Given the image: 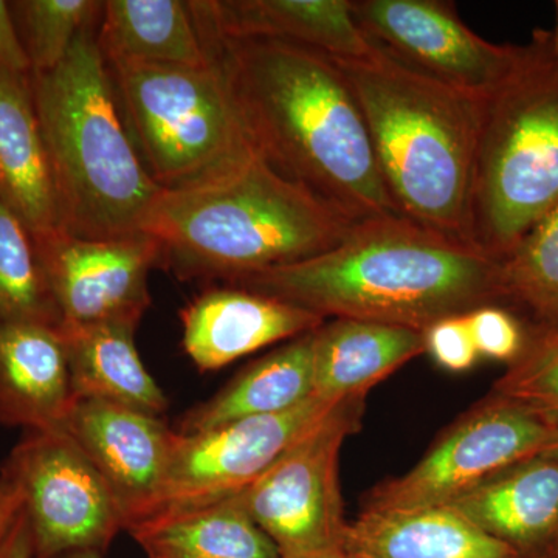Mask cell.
Masks as SVG:
<instances>
[{"mask_svg": "<svg viewBox=\"0 0 558 558\" xmlns=\"http://www.w3.org/2000/svg\"><path fill=\"white\" fill-rule=\"evenodd\" d=\"M256 153L352 222L402 215L354 92L332 58L299 44L197 27Z\"/></svg>", "mask_w": 558, "mask_h": 558, "instance_id": "cell-1", "label": "cell"}, {"mask_svg": "<svg viewBox=\"0 0 558 558\" xmlns=\"http://www.w3.org/2000/svg\"><path fill=\"white\" fill-rule=\"evenodd\" d=\"M229 286L288 301L325 318L418 332L440 319L505 303L501 260L403 215L362 220L323 255Z\"/></svg>", "mask_w": 558, "mask_h": 558, "instance_id": "cell-2", "label": "cell"}, {"mask_svg": "<svg viewBox=\"0 0 558 558\" xmlns=\"http://www.w3.org/2000/svg\"><path fill=\"white\" fill-rule=\"evenodd\" d=\"M354 226L258 154L222 178L161 191L142 231L159 244V267L175 277L231 284L323 255Z\"/></svg>", "mask_w": 558, "mask_h": 558, "instance_id": "cell-3", "label": "cell"}, {"mask_svg": "<svg viewBox=\"0 0 558 558\" xmlns=\"http://www.w3.org/2000/svg\"><path fill=\"white\" fill-rule=\"evenodd\" d=\"M98 21L80 33L58 68L31 73L61 229L90 241L143 233L163 191L146 171L121 116Z\"/></svg>", "mask_w": 558, "mask_h": 558, "instance_id": "cell-4", "label": "cell"}, {"mask_svg": "<svg viewBox=\"0 0 558 558\" xmlns=\"http://www.w3.org/2000/svg\"><path fill=\"white\" fill-rule=\"evenodd\" d=\"M332 60L354 92L399 211L425 229L473 245L484 102L440 86L377 47L362 60Z\"/></svg>", "mask_w": 558, "mask_h": 558, "instance_id": "cell-5", "label": "cell"}, {"mask_svg": "<svg viewBox=\"0 0 558 558\" xmlns=\"http://www.w3.org/2000/svg\"><path fill=\"white\" fill-rule=\"evenodd\" d=\"M558 208V65L537 31L508 83L484 101L472 241L502 260Z\"/></svg>", "mask_w": 558, "mask_h": 558, "instance_id": "cell-6", "label": "cell"}, {"mask_svg": "<svg viewBox=\"0 0 558 558\" xmlns=\"http://www.w3.org/2000/svg\"><path fill=\"white\" fill-rule=\"evenodd\" d=\"M121 116L161 190H186L258 156L215 62H108Z\"/></svg>", "mask_w": 558, "mask_h": 558, "instance_id": "cell-7", "label": "cell"}, {"mask_svg": "<svg viewBox=\"0 0 558 558\" xmlns=\"http://www.w3.org/2000/svg\"><path fill=\"white\" fill-rule=\"evenodd\" d=\"M363 399L340 402L328 416L234 495L281 558L340 553L348 521L339 486L343 440L360 428Z\"/></svg>", "mask_w": 558, "mask_h": 558, "instance_id": "cell-8", "label": "cell"}, {"mask_svg": "<svg viewBox=\"0 0 558 558\" xmlns=\"http://www.w3.org/2000/svg\"><path fill=\"white\" fill-rule=\"evenodd\" d=\"M0 475L21 492L36 558L102 553L126 527L112 488L61 428L27 432Z\"/></svg>", "mask_w": 558, "mask_h": 558, "instance_id": "cell-9", "label": "cell"}, {"mask_svg": "<svg viewBox=\"0 0 558 558\" xmlns=\"http://www.w3.org/2000/svg\"><path fill=\"white\" fill-rule=\"evenodd\" d=\"M557 447V424L490 395L447 429L409 473L374 487L363 510L449 505L506 469Z\"/></svg>", "mask_w": 558, "mask_h": 558, "instance_id": "cell-10", "label": "cell"}, {"mask_svg": "<svg viewBox=\"0 0 558 558\" xmlns=\"http://www.w3.org/2000/svg\"><path fill=\"white\" fill-rule=\"evenodd\" d=\"M366 38L421 75L470 100L487 101L517 72L526 46L481 38L446 0H351Z\"/></svg>", "mask_w": 558, "mask_h": 558, "instance_id": "cell-11", "label": "cell"}, {"mask_svg": "<svg viewBox=\"0 0 558 558\" xmlns=\"http://www.w3.org/2000/svg\"><path fill=\"white\" fill-rule=\"evenodd\" d=\"M339 403L314 395L284 413L241 418L193 435L175 432L167 475L143 520L241 494Z\"/></svg>", "mask_w": 558, "mask_h": 558, "instance_id": "cell-12", "label": "cell"}, {"mask_svg": "<svg viewBox=\"0 0 558 558\" xmlns=\"http://www.w3.org/2000/svg\"><path fill=\"white\" fill-rule=\"evenodd\" d=\"M61 326H138L160 247L149 234L81 240L62 229L33 234Z\"/></svg>", "mask_w": 558, "mask_h": 558, "instance_id": "cell-13", "label": "cell"}, {"mask_svg": "<svg viewBox=\"0 0 558 558\" xmlns=\"http://www.w3.org/2000/svg\"><path fill=\"white\" fill-rule=\"evenodd\" d=\"M61 429L112 488L124 529L145 519L167 475L174 429L159 416L92 399L73 400Z\"/></svg>", "mask_w": 558, "mask_h": 558, "instance_id": "cell-14", "label": "cell"}, {"mask_svg": "<svg viewBox=\"0 0 558 558\" xmlns=\"http://www.w3.org/2000/svg\"><path fill=\"white\" fill-rule=\"evenodd\" d=\"M183 349L201 371H218L278 341L299 339L326 318L253 292L227 286L205 290L180 311Z\"/></svg>", "mask_w": 558, "mask_h": 558, "instance_id": "cell-15", "label": "cell"}, {"mask_svg": "<svg viewBox=\"0 0 558 558\" xmlns=\"http://www.w3.org/2000/svg\"><path fill=\"white\" fill-rule=\"evenodd\" d=\"M189 9L197 27L226 38L282 40L336 60L376 51L351 0H197Z\"/></svg>", "mask_w": 558, "mask_h": 558, "instance_id": "cell-16", "label": "cell"}, {"mask_svg": "<svg viewBox=\"0 0 558 558\" xmlns=\"http://www.w3.org/2000/svg\"><path fill=\"white\" fill-rule=\"evenodd\" d=\"M73 400L61 328L0 323V424L27 432L61 428Z\"/></svg>", "mask_w": 558, "mask_h": 558, "instance_id": "cell-17", "label": "cell"}, {"mask_svg": "<svg viewBox=\"0 0 558 558\" xmlns=\"http://www.w3.org/2000/svg\"><path fill=\"white\" fill-rule=\"evenodd\" d=\"M449 506L521 558H546L558 537V461L526 459Z\"/></svg>", "mask_w": 558, "mask_h": 558, "instance_id": "cell-18", "label": "cell"}, {"mask_svg": "<svg viewBox=\"0 0 558 558\" xmlns=\"http://www.w3.org/2000/svg\"><path fill=\"white\" fill-rule=\"evenodd\" d=\"M341 550L355 558H521L449 505L363 510L348 523Z\"/></svg>", "mask_w": 558, "mask_h": 558, "instance_id": "cell-19", "label": "cell"}, {"mask_svg": "<svg viewBox=\"0 0 558 558\" xmlns=\"http://www.w3.org/2000/svg\"><path fill=\"white\" fill-rule=\"evenodd\" d=\"M0 201L33 234L61 229L46 140L31 75L0 68Z\"/></svg>", "mask_w": 558, "mask_h": 558, "instance_id": "cell-20", "label": "cell"}, {"mask_svg": "<svg viewBox=\"0 0 558 558\" xmlns=\"http://www.w3.org/2000/svg\"><path fill=\"white\" fill-rule=\"evenodd\" d=\"M425 333L402 326L333 318L315 330V396L365 399L374 385L425 354Z\"/></svg>", "mask_w": 558, "mask_h": 558, "instance_id": "cell-21", "label": "cell"}, {"mask_svg": "<svg viewBox=\"0 0 558 558\" xmlns=\"http://www.w3.org/2000/svg\"><path fill=\"white\" fill-rule=\"evenodd\" d=\"M132 325L61 326L73 398L159 416L168 399L143 365Z\"/></svg>", "mask_w": 558, "mask_h": 558, "instance_id": "cell-22", "label": "cell"}, {"mask_svg": "<svg viewBox=\"0 0 558 558\" xmlns=\"http://www.w3.org/2000/svg\"><path fill=\"white\" fill-rule=\"evenodd\" d=\"M314 392L315 330L253 363L218 395L190 410L179 433L193 435L241 418L284 413Z\"/></svg>", "mask_w": 558, "mask_h": 558, "instance_id": "cell-23", "label": "cell"}, {"mask_svg": "<svg viewBox=\"0 0 558 558\" xmlns=\"http://www.w3.org/2000/svg\"><path fill=\"white\" fill-rule=\"evenodd\" d=\"M128 531L149 558H281L234 497L160 513Z\"/></svg>", "mask_w": 558, "mask_h": 558, "instance_id": "cell-24", "label": "cell"}, {"mask_svg": "<svg viewBox=\"0 0 558 558\" xmlns=\"http://www.w3.org/2000/svg\"><path fill=\"white\" fill-rule=\"evenodd\" d=\"M106 61L209 64L196 22L182 0H108L97 31Z\"/></svg>", "mask_w": 558, "mask_h": 558, "instance_id": "cell-25", "label": "cell"}, {"mask_svg": "<svg viewBox=\"0 0 558 558\" xmlns=\"http://www.w3.org/2000/svg\"><path fill=\"white\" fill-rule=\"evenodd\" d=\"M502 306L526 315L531 329L558 330V208L501 260Z\"/></svg>", "mask_w": 558, "mask_h": 558, "instance_id": "cell-26", "label": "cell"}, {"mask_svg": "<svg viewBox=\"0 0 558 558\" xmlns=\"http://www.w3.org/2000/svg\"><path fill=\"white\" fill-rule=\"evenodd\" d=\"M61 328L62 319L24 220L0 201V323Z\"/></svg>", "mask_w": 558, "mask_h": 558, "instance_id": "cell-27", "label": "cell"}, {"mask_svg": "<svg viewBox=\"0 0 558 558\" xmlns=\"http://www.w3.org/2000/svg\"><path fill=\"white\" fill-rule=\"evenodd\" d=\"M32 72H49L64 61L81 32L97 20L95 0H20L11 2Z\"/></svg>", "mask_w": 558, "mask_h": 558, "instance_id": "cell-28", "label": "cell"}, {"mask_svg": "<svg viewBox=\"0 0 558 558\" xmlns=\"http://www.w3.org/2000/svg\"><path fill=\"white\" fill-rule=\"evenodd\" d=\"M492 395L558 425V330H527L523 351Z\"/></svg>", "mask_w": 558, "mask_h": 558, "instance_id": "cell-29", "label": "cell"}, {"mask_svg": "<svg viewBox=\"0 0 558 558\" xmlns=\"http://www.w3.org/2000/svg\"><path fill=\"white\" fill-rule=\"evenodd\" d=\"M468 323L480 357L512 363L526 344V330L506 307H480L470 312Z\"/></svg>", "mask_w": 558, "mask_h": 558, "instance_id": "cell-30", "label": "cell"}, {"mask_svg": "<svg viewBox=\"0 0 558 558\" xmlns=\"http://www.w3.org/2000/svg\"><path fill=\"white\" fill-rule=\"evenodd\" d=\"M424 333L428 354L442 368L461 373L472 368L480 357L470 332L468 315L440 319Z\"/></svg>", "mask_w": 558, "mask_h": 558, "instance_id": "cell-31", "label": "cell"}, {"mask_svg": "<svg viewBox=\"0 0 558 558\" xmlns=\"http://www.w3.org/2000/svg\"><path fill=\"white\" fill-rule=\"evenodd\" d=\"M0 68L20 75H31L32 64L25 53L11 5L0 0Z\"/></svg>", "mask_w": 558, "mask_h": 558, "instance_id": "cell-32", "label": "cell"}, {"mask_svg": "<svg viewBox=\"0 0 558 558\" xmlns=\"http://www.w3.org/2000/svg\"><path fill=\"white\" fill-rule=\"evenodd\" d=\"M22 512H24V501H22L21 492L10 480L0 475V549Z\"/></svg>", "mask_w": 558, "mask_h": 558, "instance_id": "cell-33", "label": "cell"}, {"mask_svg": "<svg viewBox=\"0 0 558 558\" xmlns=\"http://www.w3.org/2000/svg\"><path fill=\"white\" fill-rule=\"evenodd\" d=\"M0 558H36L33 550L31 529H28L25 513L22 512L20 520L14 524L9 538L0 549Z\"/></svg>", "mask_w": 558, "mask_h": 558, "instance_id": "cell-34", "label": "cell"}, {"mask_svg": "<svg viewBox=\"0 0 558 558\" xmlns=\"http://www.w3.org/2000/svg\"><path fill=\"white\" fill-rule=\"evenodd\" d=\"M556 31L550 32V49H553L554 61L558 65V0L556 2Z\"/></svg>", "mask_w": 558, "mask_h": 558, "instance_id": "cell-35", "label": "cell"}, {"mask_svg": "<svg viewBox=\"0 0 558 558\" xmlns=\"http://www.w3.org/2000/svg\"><path fill=\"white\" fill-rule=\"evenodd\" d=\"M54 558H102L98 550H76V553L62 554Z\"/></svg>", "mask_w": 558, "mask_h": 558, "instance_id": "cell-36", "label": "cell"}, {"mask_svg": "<svg viewBox=\"0 0 558 558\" xmlns=\"http://www.w3.org/2000/svg\"><path fill=\"white\" fill-rule=\"evenodd\" d=\"M546 454H549V457L556 458L558 461V447L556 450L549 451V453H546ZM546 558H558V537H557L556 542H554L553 548H550L548 557H546Z\"/></svg>", "mask_w": 558, "mask_h": 558, "instance_id": "cell-37", "label": "cell"}, {"mask_svg": "<svg viewBox=\"0 0 558 558\" xmlns=\"http://www.w3.org/2000/svg\"><path fill=\"white\" fill-rule=\"evenodd\" d=\"M318 558H355V557L348 556V554H344L343 550H340V553L328 554V556H323V557H318Z\"/></svg>", "mask_w": 558, "mask_h": 558, "instance_id": "cell-38", "label": "cell"}]
</instances>
